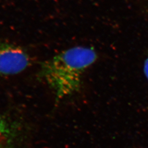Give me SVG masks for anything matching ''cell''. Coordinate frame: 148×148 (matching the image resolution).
Instances as JSON below:
<instances>
[{"label":"cell","mask_w":148,"mask_h":148,"mask_svg":"<svg viewBox=\"0 0 148 148\" xmlns=\"http://www.w3.org/2000/svg\"><path fill=\"white\" fill-rule=\"evenodd\" d=\"M97 59L93 48H70L45 61L41 65L40 75L59 101L79 90L84 74Z\"/></svg>","instance_id":"6da1fadb"},{"label":"cell","mask_w":148,"mask_h":148,"mask_svg":"<svg viewBox=\"0 0 148 148\" xmlns=\"http://www.w3.org/2000/svg\"><path fill=\"white\" fill-rule=\"evenodd\" d=\"M30 64V56L23 48L0 40V76L19 74Z\"/></svg>","instance_id":"7a4b0ae2"},{"label":"cell","mask_w":148,"mask_h":148,"mask_svg":"<svg viewBox=\"0 0 148 148\" xmlns=\"http://www.w3.org/2000/svg\"><path fill=\"white\" fill-rule=\"evenodd\" d=\"M144 73L148 81V57L146 59L144 64Z\"/></svg>","instance_id":"277c9868"},{"label":"cell","mask_w":148,"mask_h":148,"mask_svg":"<svg viewBox=\"0 0 148 148\" xmlns=\"http://www.w3.org/2000/svg\"><path fill=\"white\" fill-rule=\"evenodd\" d=\"M15 126L0 117V148H12L16 137Z\"/></svg>","instance_id":"3957f363"}]
</instances>
